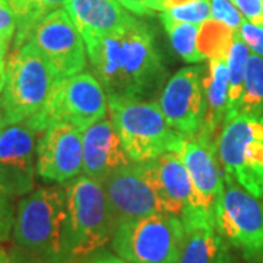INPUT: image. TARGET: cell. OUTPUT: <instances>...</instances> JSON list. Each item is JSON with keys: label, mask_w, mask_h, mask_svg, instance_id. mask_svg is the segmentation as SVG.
<instances>
[{"label": "cell", "mask_w": 263, "mask_h": 263, "mask_svg": "<svg viewBox=\"0 0 263 263\" xmlns=\"http://www.w3.org/2000/svg\"><path fill=\"white\" fill-rule=\"evenodd\" d=\"M9 3L18 21L13 43V48H18L27 41L38 22L65 5L66 0H9Z\"/></svg>", "instance_id": "603a6c76"}, {"label": "cell", "mask_w": 263, "mask_h": 263, "mask_svg": "<svg viewBox=\"0 0 263 263\" xmlns=\"http://www.w3.org/2000/svg\"><path fill=\"white\" fill-rule=\"evenodd\" d=\"M184 228L186 243L179 263H238L233 247L219 234L215 222L196 221Z\"/></svg>", "instance_id": "d6986e66"}, {"label": "cell", "mask_w": 263, "mask_h": 263, "mask_svg": "<svg viewBox=\"0 0 263 263\" xmlns=\"http://www.w3.org/2000/svg\"><path fill=\"white\" fill-rule=\"evenodd\" d=\"M107 97L103 85L89 72L59 79L43 108L28 122L43 132L54 123H69L85 130L107 114Z\"/></svg>", "instance_id": "52a82bcc"}, {"label": "cell", "mask_w": 263, "mask_h": 263, "mask_svg": "<svg viewBox=\"0 0 263 263\" xmlns=\"http://www.w3.org/2000/svg\"><path fill=\"white\" fill-rule=\"evenodd\" d=\"M238 32L243 38V41L247 44V47L250 48L254 54L263 57V27L250 24L249 21L243 19Z\"/></svg>", "instance_id": "f1b7e54d"}, {"label": "cell", "mask_w": 263, "mask_h": 263, "mask_svg": "<svg viewBox=\"0 0 263 263\" xmlns=\"http://www.w3.org/2000/svg\"><path fill=\"white\" fill-rule=\"evenodd\" d=\"M205 119L197 135L216 141L215 135L226 120L228 104V63L227 59H211L208 75L203 78Z\"/></svg>", "instance_id": "ffe728a7"}, {"label": "cell", "mask_w": 263, "mask_h": 263, "mask_svg": "<svg viewBox=\"0 0 263 263\" xmlns=\"http://www.w3.org/2000/svg\"><path fill=\"white\" fill-rule=\"evenodd\" d=\"M234 31L222 22L208 19L199 25L197 48L205 59H228Z\"/></svg>", "instance_id": "cb8c5ba5"}, {"label": "cell", "mask_w": 263, "mask_h": 263, "mask_svg": "<svg viewBox=\"0 0 263 263\" xmlns=\"http://www.w3.org/2000/svg\"><path fill=\"white\" fill-rule=\"evenodd\" d=\"M86 263H129L127 260H124L119 256L114 254H100L97 257H92L91 260H88Z\"/></svg>", "instance_id": "d6a6232c"}, {"label": "cell", "mask_w": 263, "mask_h": 263, "mask_svg": "<svg viewBox=\"0 0 263 263\" xmlns=\"http://www.w3.org/2000/svg\"><path fill=\"white\" fill-rule=\"evenodd\" d=\"M15 222L13 196L0 186V243L8 241Z\"/></svg>", "instance_id": "83f0119b"}, {"label": "cell", "mask_w": 263, "mask_h": 263, "mask_svg": "<svg viewBox=\"0 0 263 263\" xmlns=\"http://www.w3.org/2000/svg\"><path fill=\"white\" fill-rule=\"evenodd\" d=\"M8 46H9V41L0 38V60H5L6 53H8Z\"/></svg>", "instance_id": "d590c367"}, {"label": "cell", "mask_w": 263, "mask_h": 263, "mask_svg": "<svg viewBox=\"0 0 263 263\" xmlns=\"http://www.w3.org/2000/svg\"><path fill=\"white\" fill-rule=\"evenodd\" d=\"M233 3L250 24L263 27V0H233Z\"/></svg>", "instance_id": "4dcf8cb0"}, {"label": "cell", "mask_w": 263, "mask_h": 263, "mask_svg": "<svg viewBox=\"0 0 263 263\" xmlns=\"http://www.w3.org/2000/svg\"><path fill=\"white\" fill-rule=\"evenodd\" d=\"M8 2H9V0H8Z\"/></svg>", "instance_id": "f35d334b"}, {"label": "cell", "mask_w": 263, "mask_h": 263, "mask_svg": "<svg viewBox=\"0 0 263 263\" xmlns=\"http://www.w3.org/2000/svg\"><path fill=\"white\" fill-rule=\"evenodd\" d=\"M63 190L66 256L67 263H73L111 241L114 222L100 181L82 174L63 184Z\"/></svg>", "instance_id": "277c9868"}, {"label": "cell", "mask_w": 263, "mask_h": 263, "mask_svg": "<svg viewBox=\"0 0 263 263\" xmlns=\"http://www.w3.org/2000/svg\"><path fill=\"white\" fill-rule=\"evenodd\" d=\"M237 116L263 122V57L254 53L247 59L243 97Z\"/></svg>", "instance_id": "7402d4cb"}, {"label": "cell", "mask_w": 263, "mask_h": 263, "mask_svg": "<svg viewBox=\"0 0 263 263\" xmlns=\"http://www.w3.org/2000/svg\"><path fill=\"white\" fill-rule=\"evenodd\" d=\"M189 2H193V0H164V8L167 10L171 9V8H176V6H180V5H186Z\"/></svg>", "instance_id": "836d02e7"}, {"label": "cell", "mask_w": 263, "mask_h": 263, "mask_svg": "<svg viewBox=\"0 0 263 263\" xmlns=\"http://www.w3.org/2000/svg\"><path fill=\"white\" fill-rule=\"evenodd\" d=\"M180 154L195 189L196 209L215 219L224 196V179L219 170L216 141L196 135L186 141Z\"/></svg>", "instance_id": "2e32d148"}, {"label": "cell", "mask_w": 263, "mask_h": 263, "mask_svg": "<svg viewBox=\"0 0 263 263\" xmlns=\"http://www.w3.org/2000/svg\"><path fill=\"white\" fill-rule=\"evenodd\" d=\"M40 133L28 120L0 129V186L13 197L27 196L34 189Z\"/></svg>", "instance_id": "8fae6325"}, {"label": "cell", "mask_w": 263, "mask_h": 263, "mask_svg": "<svg viewBox=\"0 0 263 263\" xmlns=\"http://www.w3.org/2000/svg\"><path fill=\"white\" fill-rule=\"evenodd\" d=\"M184 243L183 221L167 212L123 221L111 237L116 254L129 263H179Z\"/></svg>", "instance_id": "8992f818"}, {"label": "cell", "mask_w": 263, "mask_h": 263, "mask_svg": "<svg viewBox=\"0 0 263 263\" xmlns=\"http://www.w3.org/2000/svg\"><path fill=\"white\" fill-rule=\"evenodd\" d=\"M3 124H5L3 123V114H2V110H0V129L3 127Z\"/></svg>", "instance_id": "74e56055"}, {"label": "cell", "mask_w": 263, "mask_h": 263, "mask_svg": "<svg viewBox=\"0 0 263 263\" xmlns=\"http://www.w3.org/2000/svg\"><path fill=\"white\" fill-rule=\"evenodd\" d=\"M211 12L215 21L222 22L233 31L240 29L243 22L240 10L235 8L233 0H212L211 2Z\"/></svg>", "instance_id": "4316f807"}, {"label": "cell", "mask_w": 263, "mask_h": 263, "mask_svg": "<svg viewBox=\"0 0 263 263\" xmlns=\"http://www.w3.org/2000/svg\"><path fill=\"white\" fill-rule=\"evenodd\" d=\"M18 21L8 0H0V38L10 41L16 34Z\"/></svg>", "instance_id": "f546056e"}, {"label": "cell", "mask_w": 263, "mask_h": 263, "mask_svg": "<svg viewBox=\"0 0 263 263\" xmlns=\"http://www.w3.org/2000/svg\"><path fill=\"white\" fill-rule=\"evenodd\" d=\"M202 73V66H186L180 69L165 84L158 101L170 126L187 139L196 136L205 119Z\"/></svg>", "instance_id": "4fadbf2b"}, {"label": "cell", "mask_w": 263, "mask_h": 263, "mask_svg": "<svg viewBox=\"0 0 263 263\" xmlns=\"http://www.w3.org/2000/svg\"><path fill=\"white\" fill-rule=\"evenodd\" d=\"M124 9L130 10L135 15L145 16L154 10H165L164 0H117Z\"/></svg>", "instance_id": "1f68e13d"}, {"label": "cell", "mask_w": 263, "mask_h": 263, "mask_svg": "<svg viewBox=\"0 0 263 263\" xmlns=\"http://www.w3.org/2000/svg\"><path fill=\"white\" fill-rule=\"evenodd\" d=\"M5 82H6V65L5 60H0V92L5 88Z\"/></svg>", "instance_id": "e575fe53"}, {"label": "cell", "mask_w": 263, "mask_h": 263, "mask_svg": "<svg viewBox=\"0 0 263 263\" xmlns=\"http://www.w3.org/2000/svg\"><path fill=\"white\" fill-rule=\"evenodd\" d=\"M59 81L46 57L31 43L13 48L6 65V82L0 100L3 123H19L37 114Z\"/></svg>", "instance_id": "5b68a950"}, {"label": "cell", "mask_w": 263, "mask_h": 263, "mask_svg": "<svg viewBox=\"0 0 263 263\" xmlns=\"http://www.w3.org/2000/svg\"><path fill=\"white\" fill-rule=\"evenodd\" d=\"M249 56H250V48L247 47V44L243 41V38L237 29L234 31L233 44H231L228 59H227V63H228V104H227L226 120L233 119L238 113L241 97H243L246 65H247Z\"/></svg>", "instance_id": "44dd1931"}, {"label": "cell", "mask_w": 263, "mask_h": 263, "mask_svg": "<svg viewBox=\"0 0 263 263\" xmlns=\"http://www.w3.org/2000/svg\"><path fill=\"white\" fill-rule=\"evenodd\" d=\"M107 105L114 129L133 162L184 148L187 138L170 126L158 103L108 95Z\"/></svg>", "instance_id": "3957f363"}, {"label": "cell", "mask_w": 263, "mask_h": 263, "mask_svg": "<svg viewBox=\"0 0 263 263\" xmlns=\"http://www.w3.org/2000/svg\"><path fill=\"white\" fill-rule=\"evenodd\" d=\"M63 187H40L21 199L12 230L15 263H67Z\"/></svg>", "instance_id": "7a4b0ae2"}, {"label": "cell", "mask_w": 263, "mask_h": 263, "mask_svg": "<svg viewBox=\"0 0 263 263\" xmlns=\"http://www.w3.org/2000/svg\"><path fill=\"white\" fill-rule=\"evenodd\" d=\"M224 174L263 199V122L235 116L224 122L216 139Z\"/></svg>", "instance_id": "ba28073f"}, {"label": "cell", "mask_w": 263, "mask_h": 263, "mask_svg": "<svg viewBox=\"0 0 263 263\" xmlns=\"http://www.w3.org/2000/svg\"><path fill=\"white\" fill-rule=\"evenodd\" d=\"M37 174L65 184L82 171V133L69 123L50 124L37 142Z\"/></svg>", "instance_id": "9a60e30c"}, {"label": "cell", "mask_w": 263, "mask_h": 263, "mask_svg": "<svg viewBox=\"0 0 263 263\" xmlns=\"http://www.w3.org/2000/svg\"><path fill=\"white\" fill-rule=\"evenodd\" d=\"M82 173L100 183L133 162L123 148L111 119H101L82 130Z\"/></svg>", "instance_id": "e0dca14e"}, {"label": "cell", "mask_w": 263, "mask_h": 263, "mask_svg": "<svg viewBox=\"0 0 263 263\" xmlns=\"http://www.w3.org/2000/svg\"><path fill=\"white\" fill-rule=\"evenodd\" d=\"M65 10L81 34H107L136 21L117 0H66Z\"/></svg>", "instance_id": "ac0fdd59"}, {"label": "cell", "mask_w": 263, "mask_h": 263, "mask_svg": "<svg viewBox=\"0 0 263 263\" xmlns=\"http://www.w3.org/2000/svg\"><path fill=\"white\" fill-rule=\"evenodd\" d=\"M211 5L208 0H193L186 5L164 10L161 13L162 21L171 22H187V24H202L211 19Z\"/></svg>", "instance_id": "484cf974"}, {"label": "cell", "mask_w": 263, "mask_h": 263, "mask_svg": "<svg viewBox=\"0 0 263 263\" xmlns=\"http://www.w3.org/2000/svg\"><path fill=\"white\" fill-rule=\"evenodd\" d=\"M101 184L110 206L114 228L123 221L165 212L143 162H130L110 174Z\"/></svg>", "instance_id": "7c38bea8"}, {"label": "cell", "mask_w": 263, "mask_h": 263, "mask_svg": "<svg viewBox=\"0 0 263 263\" xmlns=\"http://www.w3.org/2000/svg\"><path fill=\"white\" fill-rule=\"evenodd\" d=\"M25 43L37 47L59 79L84 72L88 57L84 38L65 9L54 10L41 19Z\"/></svg>", "instance_id": "30bf717a"}, {"label": "cell", "mask_w": 263, "mask_h": 263, "mask_svg": "<svg viewBox=\"0 0 263 263\" xmlns=\"http://www.w3.org/2000/svg\"><path fill=\"white\" fill-rule=\"evenodd\" d=\"M215 224L246 263H263V199L253 196L226 174Z\"/></svg>", "instance_id": "9c48e42d"}, {"label": "cell", "mask_w": 263, "mask_h": 263, "mask_svg": "<svg viewBox=\"0 0 263 263\" xmlns=\"http://www.w3.org/2000/svg\"><path fill=\"white\" fill-rule=\"evenodd\" d=\"M162 24L168 32L171 46L184 62L200 63L205 59L197 48V34L200 24L171 22V21H162Z\"/></svg>", "instance_id": "d4e9b609"}, {"label": "cell", "mask_w": 263, "mask_h": 263, "mask_svg": "<svg viewBox=\"0 0 263 263\" xmlns=\"http://www.w3.org/2000/svg\"><path fill=\"white\" fill-rule=\"evenodd\" d=\"M0 263H15L9 254L6 253L2 247H0Z\"/></svg>", "instance_id": "8d00e7d4"}, {"label": "cell", "mask_w": 263, "mask_h": 263, "mask_svg": "<svg viewBox=\"0 0 263 263\" xmlns=\"http://www.w3.org/2000/svg\"><path fill=\"white\" fill-rule=\"evenodd\" d=\"M92 75L114 97L148 100L158 94L167 70L149 28L136 19L107 34L84 32Z\"/></svg>", "instance_id": "6da1fadb"}, {"label": "cell", "mask_w": 263, "mask_h": 263, "mask_svg": "<svg viewBox=\"0 0 263 263\" xmlns=\"http://www.w3.org/2000/svg\"><path fill=\"white\" fill-rule=\"evenodd\" d=\"M142 162L167 214L179 216L183 222L195 219H211L215 222L214 218L196 209L195 189L180 152H167Z\"/></svg>", "instance_id": "5bb4252c"}]
</instances>
